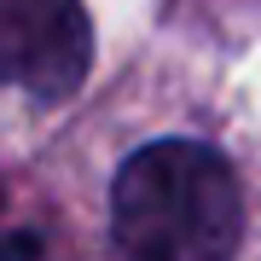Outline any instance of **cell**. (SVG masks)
I'll use <instances>...</instances> for the list:
<instances>
[{"instance_id": "obj_1", "label": "cell", "mask_w": 261, "mask_h": 261, "mask_svg": "<svg viewBox=\"0 0 261 261\" xmlns=\"http://www.w3.org/2000/svg\"><path fill=\"white\" fill-rule=\"evenodd\" d=\"M238 180L209 145L163 140L122 163L111 186V238L122 261H232Z\"/></svg>"}, {"instance_id": "obj_2", "label": "cell", "mask_w": 261, "mask_h": 261, "mask_svg": "<svg viewBox=\"0 0 261 261\" xmlns=\"http://www.w3.org/2000/svg\"><path fill=\"white\" fill-rule=\"evenodd\" d=\"M93 64L82 0H0V87L64 99Z\"/></svg>"}]
</instances>
